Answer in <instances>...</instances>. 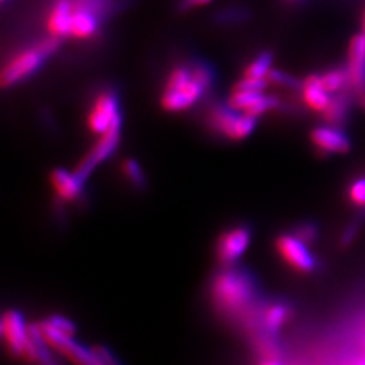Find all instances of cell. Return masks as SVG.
<instances>
[{
	"label": "cell",
	"mask_w": 365,
	"mask_h": 365,
	"mask_svg": "<svg viewBox=\"0 0 365 365\" xmlns=\"http://www.w3.org/2000/svg\"><path fill=\"white\" fill-rule=\"evenodd\" d=\"M108 0H54L45 25L53 38L90 39L96 36Z\"/></svg>",
	"instance_id": "cell-1"
},
{
	"label": "cell",
	"mask_w": 365,
	"mask_h": 365,
	"mask_svg": "<svg viewBox=\"0 0 365 365\" xmlns=\"http://www.w3.org/2000/svg\"><path fill=\"white\" fill-rule=\"evenodd\" d=\"M256 295L255 280L248 272L235 265L225 267L215 274L210 286V297L215 310L227 318H247L255 306Z\"/></svg>",
	"instance_id": "cell-2"
},
{
	"label": "cell",
	"mask_w": 365,
	"mask_h": 365,
	"mask_svg": "<svg viewBox=\"0 0 365 365\" xmlns=\"http://www.w3.org/2000/svg\"><path fill=\"white\" fill-rule=\"evenodd\" d=\"M212 72L203 64L173 68L161 95V106L168 113H180L197 103L212 84Z\"/></svg>",
	"instance_id": "cell-3"
},
{
	"label": "cell",
	"mask_w": 365,
	"mask_h": 365,
	"mask_svg": "<svg viewBox=\"0 0 365 365\" xmlns=\"http://www.w3.org/2000/svg\"><path fill=\"white\" fill-rule=\"evenodd\" d=\"M58 45V39H43L31 48L16 53L1 71V86L11 87L14 84L31 76L43 61L52 54Z\"/></svg>",
	"instance_id": "cell-4"
},
{
	"label": "cell",
	"mask_w": 365,
	"mask_h": 365,
	"mask_svg": "<svg viewBox=\"0 0 365 365\" xmlns=\"http://www.w3.org/2000/svg\"><path fill=\"white\" fill-rule=\"evenodd\" d=\"M210 125L232 141L248 138L256 128V118L249 117L230 106H215L209 114Z\"/></svg>",
	"instance_id": "cell-5"
},
{
	"label": "cell",
	"mask_w": 365,
	"mask_h": 365,
	"mask_svg": "<svg viewBox=\"0 0 365 365\" xmlns=\"http://www.w3.org/2000/svg\"><path fill=\"white\" fill-rule=\"evenodd\" d=\"M274 247L282 260L295 272L313 274L315 271L317 260L313 253L307 248V244L303 242L294 233L279 235L276 238Z\"/></svg>",
	"instance_id": "cell-6"
},
{
	"label": "cell",
	"mask_w": 365,
	"mask_h": 365,
	"mask_svg": "<svg viewBox=\"0 0 365 365\" xmlns=\"http://www.w3.org/2000/svg\"><path fill=\"white\" fill-rule=\"evenodd\" d=\"M87 125L92 134L98 137L120 126L119 103L113 92H102L95 98L87 115Z\"/></svg>",
	"instance_id": "cell-7"
},
{
	"label": "cell",
	"mask_w": 365,
	"mask_h": 365,
	"mask_svg": "<svg viewBox=\"0 0 365 365\" xmlns=\"http://www.w3.org/2000/svg\"><path fill=\"white\" fill-rule=\"evenodd\" d=\"M252 241V232L248 226L238 225L223 232L215 247L217 260L222 267L235 265L245 252L248 250Z\"/></svg>",
	"instance_id": "cell-8"
},
{
	"label": "cell",
	"mask_w": 365,
	"mask_h": 365,
	"mask_svg": "<svg viewBox=\"0 0 365 365\" xmlns=\"http://www.w3.org/2000/svg\"><path fill=\"white\" fill-rule=\"evenodd\" d=\"M1 339L14 357H24L30 337V325L18 310H7L1 317Z\"/></svg>",
	"instance_id": "cell-9"
},
{
	"label": "cell",
	"mask_w": 365,
	"mask_h": 365,
	"mask_svg": "<svg viewBox=\"0 0 365 365\" xmlns=\"http://www.w3.org/2000/svg\"><path fill=\"white\" fill-rule=\"evenodd\" d=\"M279 103L280 101L274 95H267L264 91L235 88L229 98L227 105L242 114L257 119V117L276 108Z\"/></svg>",
	"instance_id": "cell-10"
},
{
	"label": "cell",
	"mask_w": 365,
	"mask_h": 365,
	"mask_svg": "<svg viewBox=\"0 0 365 365\" xmlns=\"http://www.w3.org/2000/svg\"><path fill=\"white\" fill-rule=\"evenodd\" d=\"M119 137H120V126H117L105 134L99 135L96 144L93 145V148L87 153V156L80 161L78 168L75 170L84 182L91 175L92 170L115 152L119 144Z\"/></svg>",
	"instance_id": "cell-11"
},
{
	"label": "cell",
	"mask_w": 365,
	"mask_h": 365,
	"mask_svg": "<svg viewBox=\"0 0 365 365\" xmlns=\"http://www.w3.org/2000/svg\"><path fill=\"white\" fill-rule=\"evenodd\" d=\"M312 143L319 153L329 155H345L351 150L352 143L349 137L339 129V126L325 125L315 128L310 134Z\"/></svg>",
	"instance_id": "cell-12"
},
{
	"label": "cell",
	"mask_w": 365,
	"mask_h": 365,
	"mask_svg": "<svg viewBox=\"0 0 365 365\" xmlns=\"http://www.w3.org/2000/svg\"><path fill=\"white\" fill-rule=\"evenodd\" d=\"M348 75L353 93L365 90V36L356 34L348 48Z\"/></svg>",
	"instance_id": "cell-13"
},
{
	"label": "cell",
	"mask_w": 365,
	"mask_h": 365,
	"mask_svg": "<svg viewBox=\"0 0 365 365\" xmlns=\"http://www.w3.org/2000/svg\"><path fill=\"white\" fill-rule=\"evenodd\" d=\"M49 179H51V185L54 191L56 199L63 203L76 202L83 192L84 180L75 170L69 172V170L57 168L52 170Z\"/></svg>",
	"instance_id": "cell-14"
},
{
	"label": "cell",
	"mask_w": 365,
	"mask_h": 365,
	"mask_svg": "<svg viewBox=\"0 0 365 365\" xmlns=\"http://www.w3.org/2000/svg\"><path fill=\"white\" fill-rule=\"evenodd\" d=\"M260 319H252V325L257 327L260 325L261 330L264 331L261 336H267V337H272L280 331V329L284 327V324L287 322L288 318L291 317V309L284 303H274L268 307H265L264 310H261L260 314L257 315Z\"/></svg>",
	"instance_id": "cell-15"
},
{
	"label": "cell",
	"mask_w": 365,
	"mask_h": 365,
	"mask_svg": "<svg viewBox=\"0 0 365 365\" xmlns=\"http://www.w3.org/2000/svg\"><path fill=\"white\" fill-rule=\"evenodd\" d=\"M302 98L304 105L315 113H324L331 101V95L327 92L321 75H310L302 81Z\"/></svg>",
	"instance_id": "cell-16"
},
{
	"label": "cell",
	"mask_w": 365,
	"mask_h": 365,
	"mask_svg": "<svg viewBox=\"0 0 365 365\" xmlns=\"http://www.w3.org/2000/svg\"><path fill=\"white\" fill-rule=\"evenodd\" d=\"M352 88L348 87L344 91L337 92L331 96L327 110L322 113L327 123L333 126H341L346 120L352 103Z\"/></svg>",
	"instance_id": "cell-17"
},
{
	"label": "cell",
	"mask_w": 365,
	"mask_h": 365,
	"mask_svg": "<svg viewBox=\"0 0 365 365\" xmlns=\"http://www.w3.org/2000/svg\"><path fill=\"white\" fill-rule=\"evenodd\" d=\"M321 78H322L325 88L330 95H334L337 92L344 91L345 88L351 87L346 66H344V68L339 66V68L330 69V71L325 72L324 75H321Z\"/></svg>",
	"instance_id": "cell-18"
},
{
	"label": "cell",
	"mask_w": 365,
	"mask_h": 365,
	"mask_svg": "<svg viewBox=\"0 0 365 365\" xmlns=\"http://www.w3.org/2000/svg\"><path fill=\"white\" fill-rule=\"evenodd\" d=\"M272 56L269 53H261L257 58H255L245 69L244 78H268L269 72L272 71Z\"/></svg>",
	"instance_id": "cell-19"
},
{
	"label": "cell",
	"mask_w": 365,
	"mask_h": 365,
	"mask_svg": "<svg viewBox=\"0 0 365 365\" xmlns=\"http://www.w3.org/2000/svg\"><path fill=\"white\" fill-rule=\"evenodd\" d=\"M120 168H122V173H123L125 179L130 182L133 187H135V188H143L144 187V170H143V168L140 167V164L135 160H133V158L125 160L122 163Z\"/></svg>",
	"instance_id": "cell-20"
},
{
	"label": "cell",
	"mask_w": 365,
	"mask_h": 365,
	"mask_svg": "<svg viewBox=\"0 0 365 365\" xmlns=\"http://www.w3.org/2000/svg\"><path fill=\"white\" fill-rule=\"evenodd\" d=\"M294 235H297L303 242H306L307 245H312L319 237V229L313 222H306V223H300L299 226H297Z\"/></svg>",
	"instance_id": "cell-21"
},
{
	"label": "cell",
	"mask_w": 365,
	"mask_h": 365,
	"mask_svg": "<svg viewBox=\"0 0 365 365\" xmlns=\"http://www.w3.org/2000/svg\"><path fill=\"white\" fill-rule=\"evenodd\" d=\"M349 199L356 207L365 209V178L357 179L351 184Z\"/></svg>",
	"instance_id": "cell-22"
},
{
	"label": "cell",
	"mask_w": 365,
	"mask_h": 365,
	"mask_svg": "<svg viewBox=\"0 0 365 365\" xmlns=\"http://www.w3.org/2000/svg\"><path fill=\"white\" fill-rule=\"evenodd\" d=\"M48 321L56 327L58 331L64 333L66 336L75 337L76 334V327L73 325V322H71L68 318H64L61 315H52L51 318H48Z\"/></svg>",
	"instance_id": "cell-23"
},
{
	"label": "cell",
	"mask_w": 365,
	"mask_h": 365,
	"mask_svg": "<svg viewBox=\"0 0 365 365\" xmlns=\"http://www.w3.org/2000/svg\"><path fill=\"white\" fill-rule=\"evenodd\" d=\"M268 81L269 83H276V84H280V86H286V87H299L302 86L298 80H295L294 78H291L287 73L282 72V71H276L272 69L268 75Z\"/></svg>",
	"instance_id": "cell-24"
},
{
	"label": "cell",
	"mask_w": 365,
	"mask_h": 365,
	"mask_svg": "<svg viewBox=\"0 0 365 365\" xmlns=\"http://www.w3.org/2000/svg\"><path fill=\"white\" fill-rule=\"evenodd\" d=\"M93 353H95V356H96V359H98L101 365H120L118 363L115 356L103 346L93 348Z\"/></svg>",
	"instance_id": "cell-25"
},
{
	"label": "cell",
	"mask_w": 365,
	"mask_h": 365,
	"mask_svg": "<svg viewBox=\"0 0 365 365\" xmlns=\"http://www.w3.org/2000/svg\"><path fill=\"white\" fill-rule=\"evenodd\" d=\"M357 232H359V225H357V223H353V225H349V226L346 227V230L344 232V235H342V237H341V244H342L344 247L349 245L351 242H353V240L356 238V235H357Z\"/></svg>",
	"instance_id": "cell-26"
},
{
	"label": "cell",
	"mask_w": 365,
	"mask_h": 365,
	"mask_svg": "<svg viewBox=\"0 0 365 365\" xmlns=\"http://www.w3.org/2000/svg\"><path fill=\"white\" fill-rule=\"evenodd\" d=\"M212 0H182V9L184 10H194L197 7L207 6Z\"/></svg>",
	"instance_id": "cell-27"
},
{
	"label": "cell",
	"mask_w": 365,
	"mask_h": 365,
	"mask_svg": "<svg viewBox=\"0 0 365 365\" xmlns=\"http://www.w3.org/2000/svg\"><path fill=\"white\" fill-rule=\"evenodd\" d=\"M354 95H356V98H357V101H359V105L361 106L363 110L365 111V90L357 92V93H354Z\"/></svg>",
	"instance_id": "cell-28"
},
{
	"label": "cell",
	"mask_w": 365,
	"mask_h": 365,
	"mask_svg": "<svg viewBox=\"0 0 365 365\" xmlns=\"http://www.w3.org/2000/svg\"><path fill=\"white\" fill-rule=\"evenodd\" d=\"M38 365H58L56 363V360L53 359L52 354L49 357H46L43 361H41Z\"/></svg>",
	"instance_id": "cell-29"
},
{
	"label": "cell",
	"mask_w": 365,
	"mask_h": 365,
	"mask_svg": "<svg viewBox=\"0 0 365 365\" xmlns=\"http://www.w3.org/2000/svg\"><path fill=\"white\" fill-rule=\"evenodd\" d=\"M260 365H282L279 360H269V359H262Z\"/></svg>",
	"instance_id": "cell-30"
},
{
	"label": "cell",
	"mask_w": 365,
	"mask_h": 365,
	"mask_svg": "<svg viewBox=\"0 0 365 365\" xmlns=\"http://www.w3.org/2000/svg\"><path fill=\"white\" fill-rule=\"evenodd\" d=\"M361 33L365 36V7L363 11V18H361Z\"/></svg>",
	"instance_id": "cell-31"
},
{
	"label": "cell",
	"mask_w": 365,
	"mask_h": 365,
	"mask_svg": "<svg viewBox=\"0 0 365 365\" xmlns=\"http://www.w3.org/2000/svg\"><path fill=\"white\" fill-rule=\"evenodd\" d=\"M359 365H365V357L361 360V361H360V363H359Z\"/></svg>",
	"instance_id": "cell-32"
}]
</instances>
